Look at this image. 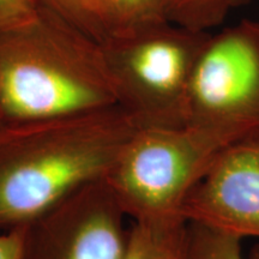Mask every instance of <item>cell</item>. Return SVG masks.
Here are the masks:
<instances>
[{
  "label": "cell",
  "instance_id": "obj_1",
  "mask_svg": "<svg viewBox=\"0 0 259 259\" xmlns=\"http://www.w3.org/2000/svg\"><path fill=\"white\" fill-rule=\"evenodd\" d=\"M138 126L119 106L0 125V231L106 179Z\"/></svg>",
  "mask_w": 259,
  "mask_h": 259
},
{
  "label": "cell",
  "instance_id": "obj_2",
  "mask_svg": "<svg viewBox=\"0 0 259 259\" xmlns=\"http://www.w3.org/2000/svg\"><path fill=\"white\" fill-rule=\"evenodd\" d=\"M118 106L100 42L41 8L18 30L0 35V114L22 124Z\"/></svg>",
  "mask_w": 259,
  "mask_h": 259
},
{
  "label": "cell",
  "instance_id": "obj_3",
  "mask_svg": "<svg viewBox=\"0 0 259 259\" xmlns=\"http://www.w3.org/2000/svg\"><path fill=\"white\" fill-rule=\"evenodd\" d=\"M248 136L192 124L138 127L106 180L131 221L185 220L193 187L223 149Z\"/></svg>",
  "mask_w": 259,
  "mask_h": 259
},
{
  "label": "cell",
  "instance_id": "obj_4",
  "mask_svg": "<svg viewBox=\"0 0 259 259\" xmlns=\"http://www.w3.org/2000/svg\"><path fill=\"white\" fill-rule=\"evenodd\" d=\"M208 31L171 22L103 42L118 106L138 127L187 124V94Z\"/></svg>",
  "mask_w": 259,
  "mask_h": 259
},
{
  "label": "cell",
  "instance_id": "obj_5",
  "mask_svg": "<svg viewBox=\"0 0 259 259\" xmlns=\"http://www.w3.org/2000/svg\"><path fill=\"white\" fill-rule=\"evenodd\" d=\"M187 124L259 134V22L210 35L191 78Z\"/></svg>",
  "mask_w": 259,
  "mask_h": 259
},
{
  "label": "cell",
  "instance_id": "obj_6",
  "mask_svg": "<svg viewBox=\"0 0 259 259\" xmlns=\"http://www.w3.org/2000/svg\"><path fill=\"white\" fill-rule=\"evenodd\" d=\"M131 225L107 180L95 181L29 223L24 259H122Z\"/></svg>",
  "mask_w": 259,
  "mask_h": 259
},
{
  "label": "cell",
  "instance_id": "obj_7",
  "mask_svg": "<svg viewBox=\"0 0 259 259\" xmlns=\"http://www.w3.org/2000/svg\"><path fill=\"white\" fill-rule=\"evenodd\" d=\"M181 215L241 239L259 238V135L223 149L191 191Z\"/></svg>",
  "mask_w": 259,
  "mask_h": 259
},
{
  "label": "cell",
  "instance_id": "obj_8",
  "mask_svg": "<svg viewBox=\"0 0 259 259\" xmlns=\"http://www.w3.org/2000/svg\"><path fill=\"white\" fill-rule=\"evenodd\" d=\"M122 259H190L187 221H132Z\"/></svg>",
  "mask_w": 259,
  "mask_h": 259
},
{
  "label": "cell",
  "instance_id": "obj_9",
  "mask_svg": "<svg viewBox=\"0 0 259 259\" xmlns=\"http://www.w3.org/2000/svg\"><path fill=\"white\" fill-rule=\"evenodd\" d=\"M102 42L170 22L167 0H94Z\"/></svg>",
  "mask_w": 259,
  "mask_h": 259
},
{
  "label": "cell",
  "instance_id": "obj_10",
  "mask_svg": "<svg viewBox=\"0 0 259 259\" xmlns=\"http://www.w3.org/2000/svg\"><path fill=\"white\" fill-rule=\"evenodd\" d=\"M231 8V0H167L171 23L193 31H208L218 27Z\"/></svg>",
  "mask_w": 259,
  "mask_h": 259
},
{
  "label": "cell",
  "instance_id": "obj_11",
  "mask_svg": "<svg viewBox=\"0 0 259 259\" xmlns=\"http://www.w3.org/2000/svg\"><path fill=\"white\" fill-rule=\"evenodd\" d=\"M190 259H247L242 239L196 222H187Z\"/></svg>",
  "mask_w": 259,
  "mask_h": 259
},
{
  "label": "cell",
  "instance_id": "obj_12",
  "mask_svg": "<svg viewBox=\"0 0 259 259\" xmlns=\"http://www.w3.org/2000/svg\"><path fill=\"white\" fill-rule=\"evenodd\" d=\"M41 8L54 12L101 44L102 31L94 0H35Z\"/></svg>",
  "mask_w": 259,
  "mask_h": 259
},
{
  "label": "cell",
  "instance_id": "obj_13",
  "mask_svg": "<svg viewBox=\"0 0 259 259\" xmlns=\"http://www.w3.org/2000/svg\"><path fill=\"white\" fill-rule=\"evenodd\" d=\"M38 11L40 5L35 0H0V35L31 23Z\"/></svg>",
  "mask_w": 259,
  "mask_h": 259
},
{
  "label": "cell",
  "instance_id": "obj_14",
  "mask_svg": "<svg viewBox=\"0 0 259 259\" xmlns=\"http://www.w3.org/2000/svg\"><path fill=\"white\" fill-rule=\"evenodd\" d=\"M27 226L0 231V259H24Z\"/></svg>",
  "mask_w": 259,
  "mask_h": 259
},
{
  "label": "cell",
  "instance_id": "obj_15",
  "mask_svg": "<svg viewBox=\"0 0 259 259\" xmlns=\"http://www.w3.org/2000/svg\"><path fill=\"white\" fill-rule=\"evenodd\" d=\"M247 259H259V244H255L250 250Z\"/></svg>",
  "mask_w": 259,
  "mask_h": 259
},
{
  "label": "cell",
  "instance_id": "obj_16",
  "mask_svg": "<svg viewBox=\"0 0 259 259\" xmlns=\"http://www.w3.org/2000/svg\"><path fill=\"white\" fill-rule=\"evenodd\" d=\"M242 2H245V0H231V3H232V5H233V6H235V5L240 4V3H242Z\"/></svg>",
  "mask_w": 259,
  "mask_h": 259
},
{
  "label": "cell",
  "instance_id": "obj_17",
  "mask_svg": "<svg viewBox=\"0 0 259 259\" xmlns=\"http://www.w3.org/2000/svg\"><path fill=\"white\" fill-rule=\"evenodd\" d=\"M3 124V120H2V114H0V125Z\"/></svg>",
  "mask_w": 259,
  "mask_h": 259
}]
</instances>
